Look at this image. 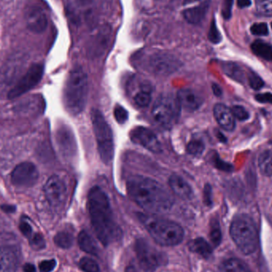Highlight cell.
<instances>
[{"instance_id": "1", "label": "cell", "mask_w": 272, "mask_h": 272, "mask_svg": "<svg viewBox=\"0 0 272 272\" xmlns=\"http://www.w3.org/2000/svg\"><path fill=\"white\" fill-rule=\"evenodd\" d=\"M88 209L96 237L104 246L118 241L122 231L113 217L109 198L103 189L94 186L88 196Z\"/></svg>"}, {"instance_id": "2", "label": "cell", "mask_w": 272, "mask_h": 272, "mask_svg": "<svg viewBox=\"0 0 272 272\" xmlns=\"http://www.w3.org/2000/svg\"><path fill=\"white\" fill-rule=\"evenodd\" d=\"M127 189L130 198L149 213H167L174 205L168 191L160 182L151 178L132 177L128 180Z\"/></svg>"}, {"instance_id": "3", "label": "cell", "mask_w": 272, "mask_h": 272, "mask_svg": "<svg viewBox=\"0 0 272 272\" xmlns=\"http://www.w3.org/2000/svg\"><path fill=\"white\" fill-rule=\"evenodd\" d=\"M139 219L159 245L175 246L183 240V228L177 223L144 213H139Z\"/></svg>"}, {"instance_id": "4", "label": "cell", "mask_w": 272, "mask_h": 272, "mask_svg": "<svg viewBox=\"0 0 272 272\" xmlns=\"http://www.w3.org/2000/svg\"><path fill=\"white\" fill-rule=\"evenodd\" d=\"M88 86L87 74L82 68L71 71L64 90V104L72 115L80 114L86 107Z\"/></svg>"}, {"instance_id": "5", "label": "cell", "mask_w": 272, "mask_h": 272, "mask_svg": "<svg viewBox=\"0 0 272 272\" xmlns=\"http://www.w3.org/2000/svg\"><path fill=\"white\" fill-rule=\"evenodd\" d=\"M230 236L237 248L245 255L256 252L259 246V234L252 217L247 214L237 215L230 226Z\"/></svg>"}, {"instance_id": "6", "label": "cell", "mask_w": 272, "mask_h": 272, "mask_svg": "<svg viewBox=\"0 0 272 272\" xmlns=\"http://www.w3.org/2000/svg\"><path fill=\"white\" fill-rule=\"evenodd\" d=\"M91 120L100 159L103 163L109 164L114 156L112 132L104 115L99 110H92Z\"/></svg>"}, {"instance_id": "7", "label": "cell", "mask_w": 272, "mask_h": 272, "mask_svg": "<svg viewBox=\"0 0 272 272\" xmlns=\"http://www.w3.org/2000/svg\"><path fill=\"white\" fill-rule=\"evenodd\" d=\"M179 108L178 99L170 94L160 95L152 108V119L158 126L170 129L178 118Z\"/></svg>"}, {"instance_id": "8", "label": "cell", "mask_w": 272, "mask_h": 272, "mask_svg": "<svg viewBox=\"0 0 272 272\" xmlns=\"http://www.w3.org/2000/svg\"><path fill=\"white\" fill-rule=\"evenodd\" d=\"M135 252L139 266L144 272H154L166 262L161 252L156 250L144 239L136 241Z\"/></svg>"}, {"instance_id": "9", "label": "cell", "mask_w": 272, "mask_h": 272, "mask_svg": "<svg viewBox=\"0 0 272 272\" xmlns=\"http://www.w3.org/2000/svg\"><path fill=\"white\" fill-rule=\"evenodd\" d=\"M44 74V66L42 64H33L28 69L26 74L21 78L13 89L8 93V99L14 100L27 93L35 87L43 79Z\"/></svg>"}, {"instance_id": "10", "label": "cell", "mask_w": 272, "mask_h": 272, "mask_svg": "<svg viewBox=\"0 0 272 272\" xmlns=\"http://www.w3.org/2000/svg\"><path fill=\"white\" fill-rule=\"evenodd\" d=\"M44 193L50 206L59 209L65 205L66 201V184L58 175H53L45 184Z\"/></svg>"}, {"instance_id": "11", "label": "cell", "mask_w": 272, "mask_h": 272, "mask_svg": "<svg viewBox=\"0 0 272 272\" xmlns=\"http://www.w3.org/2000/svg\"><path fill=\"white\" fill-rule=\"evenodd\" d=\"M39 173L37 167L30 162L16 166L11 173V183L19 188H30L37 183Z\"/></svg>"}, {"instance_id": "12", "label": "cell", "mask_w": 272, "mask_h": 272, "mask_svg": "<svg viewBox=\"0 0 272 272\" xmlns=\"http://www.w3.org/2000/svg\"><path fill=\"white\" fill-rule=\"evenodd\" d=\"M149 69L154 74L167 76L179 69L180 61L174 56L167 54H156L150 57Z\"/></svg>"}, {"instance_id": "13", "label": "cell", "mask_w": 272, "mask_h": 272, "mask_svg": "<svg viewBox=\"0 0 272 272\" xmlns=\"http://www.w3.org/2000/svg\"><path fill=\"white\" fill-rule=\"evenodd\" d=\"M132 142L153 153H161L162 146L154 132L144 127H136L130 133Z\"/></svg>"}, {"instance_id": "14", "label": "cell", "mask_w": 272, "mask_h": 272, "mask_svg": "<svg viewBox=\"0 0 272 272\" xmlns=\"http://www.w3.org/2000/svg\"><path fill=\"white\" fill-rule=\"evenodd\" d=\"M26 22L30 31L41 33L47 30L48 19L43 8L38 6H30L26 11Z\"/></svg>"}, {"instance_id": "15", "label": "cell", "mask_w": 272, "mask_h": 272, "mask_svg": "<svg viewBox=\"0 0 272 272\" xmlns=\"http://www.w3.org/2000/svg\"><path fill=\"white\" fill-rule=\"evenodd\" d=\"M177 99L180 107L186 111H196L202 104V97L190 89H181L178 92Z\"/></svg>"}, {"instance_id": "16", "label": "cell", "mask_w": 272, "mask_h": 272, "mask_svg": "<svg viewBox=\"0 0 272 272\" xmlns=\"http://www.w3.org/2000/svg\"><path fill=\"white\" fill-rule=\"evenodd\" d=\"M213 114L220 128L227 132H232L235 129V117L227 106L222 104H216L213 108Z\"/></svg>"}, {"instance_id": "17", "label": "cell", "mask_w": 272, "mask_h": 272, "mask_svg": "<svg viewBox=\"0 0 272 272\" xmlns=\"http://www.w3.org/2000/svg\"><path fill=\"white\" fill-rule=\"evenodd\" d=\"M19 259L13 248L0 247V272H15Z\"/></svg>"}, {"instance_id": "18", "label": "cell", "mask_w": 272, "mask_h": 272, "mask_svg": "<svg viewBox=\"0 0 272 272\" xmlns=\"http://www.w3.org/2000/svg\"><path fill=\"white\" fill-rule=\"evenodd\" d=\"M169 185L174 195L181 199H189L192 195V188L184 178L179 175L173 174L169 178Z\"/></svg>"}, {"instance_id": "19", "label": "cell", "mask_w": 272, "mask_h": 272, "mask_svg": "<svg viewBox=\"0 0 272 272\" xmlns=\"http://www.w3.org/2000/svg\"><path fill=\"white\" fill-rule=\"evenodd\" d=\"M209 8V0L202 3L199 5L187 8L183 11V16L187 22L191 24L200 23L206 17Z\"/></svg>"}, {"instance_id": "20", "label": "cell", "mask_w": 272, "mask_h": 272, "mask_svg": "<svg viewBox=\"0 0 272 272\" xmlns=\"http://www.w3.org/2000/svg\"><path fill=\"white\" fill-rule=\"evenodd\" d=\"M75 142L69 130H60L58 135V143L61 153L65 156H71L75 150Z\"/></svg>"}, {"instance_id": "21", "label": "cell", "mask_w": 272, "mask_h": 272, "mask_svg": "<svg viewBox=\"0 0 272 272\" xmlns=\"http://www.w3.org/2000/svg\"><path fill=\"white\" fill-rule=\"evenodd\" d=\"M189 251L200 255L205 259H209L213 254V249L209 243L203 238H196L189 241L188 244Z\"/></svg>"}, {"instance_id": "22", "label": "cell", "mask_w": 272, "mask_h": 272, "mask_svg": "<svg viewBox=\"0 0 272 272\" xmlns=\"http://www.w3.org/2000/svg\"><path fill=\"white\" fill-rule=\"evenodd\" d=\"M152 100L151 90L150 87L147 86H143L138 89L133 96V101L138 107H148Z\"/></svg>"}, {"instance_id": "23", "label": "cell", "mask_w": 272, "mask_h": 272, "mask_svg": "<svg viewBox=\"0 0 272 272\" xmlns=\"http://www.w3.org/2000/svg\"><path fill=\"white\" fill-rule=\"evenodd\" d=\"M221 272H251L248 265L241 259H227L220 267Z\"/></svg>"}, {"instance_id": "24", "label": "cell", "mask_w": 272, "mask_h": 272, "mask_svg": "<svg viewBox=\"0 0 272 272\" xmlns=\"http://www.w3.org/2000/svg\"><path fill=\"white\" fill-rule=\"evenodd\" d=\"M78 245L81 249L86 253L96 255L97 254V247L93 238L90 237L87 231H81L78 236Z\"/></svg>"}, {"instance_id": "25", "label": "cell", "mask_w": 272, "mask_h": 272, "mask_svg": "<svg viewBox=\"0 0 272 272\" xmlns=\"http://www.w3.org/2000/svg\"><path fill=\"white\" fill-rule=\"evenodd\" d=\"M251 48L252 52L259 58L272 61V47L268 43L258 40L252 43Z\"/></svg>"}, {"instance_id": "26", "label": "cell", "mask_w": 272, "mask_h": 272, "mask_svg": "<svg viewBox=\"0 0 272 272\" xmlns=\"http://www.w3.org/2000/svg\"><path fill=\"white\" fill-rule=\"evenodd\" d=\"M259 170L264 176H272V150H264L258 160Z\"/></svg>"}, {"instance_id": "27", "label": "cell", "mask_w": 272, "mask_h": 272, "mask_svg": "<svg viewBox=\"0 0 272 272\" xmlns=\"http://www.w3.org/2000/svg\"><path fill=\"white\" fill-rule=\"evenodd\" d=\"M222 69L224 73L228 75L229 77L232 78L234 80L239 82H243L245 80L244 71L237 64L231 63V62L223 64Z\"/></svg>"}, {"instance_id": "28", "label": "cell", "mask_w": 272, "mask_h": 272, "mask_svg": "<svg viewBox=\"0 0 272 272\" xmlns=\"http://www.w3.org/2000/svg\"><path fill=\"white\" fill-rule=\"evenodd\" d=\"M54 243L59 248L67 249L72 245L73 236L68 231H59L54 237Z\"/></svg>"}, {"instance_id": "29", "label": "cell", "mask_w": 272, "mask_h": 272, "mask_svg": "<svg viewBox=\"0 0 272 272\" xmlns=\"http://www.w3.org/2000/svg\"><path fill=\"white\" fill-rule=\"evenodd\" d=\"M209 237L213 246L217 247L220 245L222 240V234L220 230V224L217 220H213L211 222Z\"/></svg>"}, {"instance_id": "30", "label": "cell", "mask_w": 272, "mask_h": 272, "mask_svg": "<svg viewBox=\"0 0 272 272\" xmlns=\"http://www.w3.org/2000/svg\"><path fill=\"white\" fill-rule=\"evenodd\" d=\"M258 15L272 16V0H255Z\"/></svg>"}, {"instance_id": "31", "label": "cell", "mask_w": 272, "mask_h": 272, "mask_svg": "<svg viewBox=\"0 0 272 272\" xmlns=\"http://www.w3.org/2000/svg\"><path fill=\"white\" fill-rule=\"evenodd\" d=\"M206 148L203 141L199 139H193L189 141L187 145V152L191 156H198L203 153Z\"/></svg>"}, {"instance_id": "32", "label": "cell", "mask_w": 272, "mask_h": 272, "mask_svg": "<svg viewBox=\"0 0 272 272\" xmlns=\"http://www.w3.org/2000/svg\"><path fill=\"white\" fill-rule=\"evenodd\" d=\"M79 266L81 269L85 272H100L99 265L91 258H82L79 263Z\"/></svg>"}, {"instance_id": "33", "label": "cell", "mask_w": 272, "mask_h": 272, "mask_svg": "<svg viewBox=\"0 0 272 272\" xmlns=\"http://www.w3.org/2000/svg\"><path fill=\"white\" fill-rule=\"evenodd\" d=\"M212 162H213L214 167L220 170V171H224V172H232L234 171V166L230 164V163H226V162L220 160L217 154H215L213 156Z\"/></svg>"}, {"instance_id": "34", "label": "cell", "mask_w": 272, "mask_h": 272, "mask_svg": "<svg viewBox=\"0 0 272 272\" xmlns=\"http://www.w3.org/2000/svg\"><path fill=\"white\" fill-rule=\"evenodd\" d=\"M248 84L254 90H260L264 86V82L256 72H252L248 75Z\"/></svg>"}, {"instance_id": "35", "label": "cell", "mask_w": 272, "mask_h": 272, "mask_svg": "<svg viewBox=\"0 0 272 272\" xmlns=\"http://www.w3.org/2000/svg\"><path fill=\"white\" fill-rule=\"evenodd\" d=\"M29 241L30 247L34 250H41L46 247V241L41 234H33Z\"/></svg>"}, {"instance_id": "36", "label": "cell", "mask_w": 272, "mask_h": 272, "mask_svg": "<svg viewBox=\"0 0 272 272\" xmlns=\"http://www.w3.org/2000/svg\"><path fill=\"white\" fill-rule=\"evenodd\" d=\"M114 116L119 124H124L128 120V112L124 107L117 104L114 108Z\"/></svg>"}, {"instance_id": "37", "label": "cell", "mask_w": 272, "mask_h": 272, "mask_svg": "<svg viewBox=\"0 0 272 272\" xmlns=\"http://www.w3.org/2000/svg\"><path fill=\"white\" fill-rule=\"evenodd\" d=\"M231 112L234 114V117L239 120L240 121H247L249 119V113L245 109V107L241 105H235L231 108Z\"/></svg>"}, {"instance_id": "38", "label": "cell", "mask_w": 272, "mask_h": 272, "mask_svg": "<svg viewBox=\"0 0 272 272\" xmlns=\"http://www.w3.org/2000/svg\"><path fill=\"white\" fill-rule=\"evenodd\" d=\"M252 34L256 36H266L268 34V27L264 22H259L252 25L251 27Z\"/></svg>"}, {"instance_id": "39", "label": "cell", "mask_w": 272, "mask_h": 272, "mask_svg": "<svg viewBox=\"0 0 272 272\" xmlns=\"http://www.w3.org/2000/svg\"><path fill=\"white\" fill-rule=\"evenodd\" d=\"M209 39L211 43H214V44H218L221 41V34H220V31L217 29L216 22L213 20L211 23V26L209 29Z\"/></svg>"}, {"instance_id": "40", "label": "cell", "mask_w": 272, "mask_h": 272, "mask_svg": "<svg viewBox=\"0 0 272 272\" xmlns=\"http://www.w3.org/2000/svg\"><path fill=\"white\" fill-rule=\"evenodd\" d=\"M57 261L55 259H49V260H43L39 263V270L40 272H51L56 267Z\"/></svg>"}, {"instance_id": "41", "label": "cell", "mask_w": 272, "mask_h": 272, "mask_svg": "<svg viewBox=\"0 0 272 272\" xmlns=\"http://www.w3.org/2000/svg\"><path fill=\"white\" fill-rule=\"evenodd\" d=\"M19 229H20L21 232L23 234V236L26 237L28 240L30 239L32 236L33 235L31 225L26 220H21L20 224H19Z\"/></svg>"}, {"instance_id": "42", "label": "cell", "mask_w": 272, "mask_h": 272, "mask_svg": "<svg viewBox=\"0 0 272 272\" xmlns=\"http://www.w3.org/2000/svg\"><path fill=\"white\" fill-rule=\"evenodd\" d=\"M212 196H213V191H212L211 185L209 184H206L205 189H204V201L208 206H211L212 204H213Z\"/></svg>"}, {"instance_id": "43", "label": "cell", "mask_w": 272, "mask_h": 272, "mask_svg": "<svg viewBox=\"0 0 272 272\" xmlns=\"http://www.w3.org/2000/svg\"><path fill=\"white\" fill-rule=\"evenodd\" d=\"M234 5V0H225L222 8V15L226 19H229L231 16V8Z\"/></svg>"}, {"instance_id": "44", "label": "cell", "mask_w": 272, "mask_h": 272, "mask_svg": "<svg viewBox=\"0 0 272 272\" xmlns=\"http://www.w3.org/2000/svg\"><path fill=\"white\" fill-rule=\"evenodd\" d=\"M255 99L262 104H272V93H260L256 95Z\"/></svg>"}, {"instance_id": "45", "label": "cell", "mask_w": 272, "mask_h": 272, "mask_svg": "<svg viewBox=\"0 0 272 272\" xmlns=\"http://www.w3.org/2000/svg\"><path fill=\"white\" fill-rule=\"evenodd\" d=\"M1 209L7 213H13L16 211V207L11 205H3L1 206Z\"/></svg>"}, {"instance_id": "46", "label": "cell", "mask_w": 272, "mask_h": 272, "mask_svg": "<svg viewBox=\"0 0 272 272\" xmlns=\"http://www.w3.org/2000/svg\"><path fill=\"white\" fill-rule=\"evenodd\" d=\"M252 4L251 0H237V5L240 8H245L250 7Z\"/></svg>"}, {"instance_id": "47", "label": "cell", "mask_w": 272, "mask_h": 272, "mask_svg": "<svg viewBox=\"0 0 272 272\" xmlns=\"http://www.w3.org/2000/svg\"><path fill=\"white\" fill-rule=\"evenodd\" d=\"M212 89H213L215 96H220L222 95V89L217 84H213Z\"/></svg>"}, {"instance_id": "48", "label": "cell", "mask_w": 272, "mask_h": 272, "mask_svg": "<svg viewBox=\"0 0 272 272\" xmlns=\"http://www.w3.org/2000/svg\"><path fill=\"white\" fill-rule=\"evenodd\" d=\"M23 272H36L35 266L31 263H26L23 267Z\"/></svg>"}, {"instance_id": "49", "label": "cell", "mask_w": 272, "mask_h": 272, "mask_svg": "<svg viewBox=\"0 0 272 272\" xmlns=\"http://www.w3.org/2000/svg\"><path fill=\"white\" fill-rule=\"evenodd\" d=\"M206 1H209V0H184V4L185 5H191V4H198V3L206 2Z\"/></svg>"}, {"instance_id": "50", "label": "cell", "mask_w": 272, "mask_h": 272, "mask_svg": "<svg viewBox=\"0 0 272 272\" xmlns=\"http://www.w3.org/2000/svg\"><path fill=\"white\" fill-rule=\"evenodd\" d=\"M217 137H218V139H220L222 143H226V142H227V139H226V138L224 137V135H223L222 133H220V132L217 133Z\"/></svg>"}, {"instance_id": "51", "label": "cell", "mask_w": 272, "mask_h": 272, "mask_svg": "<svg viewBox=\"0 0 272 272\" xmlns=\"http://www.w3.org/2000/svg\"><path fill=\"white\" fill-rule=\"evenodd\" d=\"M125 272H138L136 269L133 267V266H128L126 268Z\"/></svg>"}, {"instance_id": "52", "label": "cell", "mask_w": 272, "mask_h": 272, "mask_svg": "<svg viewBox=\"0 0 272 272\" xmlns=\"http://www.w3.org/2000/svg\"><path fill=\"white\" fill-rule=\"evenodd\" d=\"M271 28H272V23H271Z\"/></svg>"}]
</instances>
